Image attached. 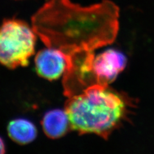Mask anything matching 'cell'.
I'll return each mask as SVG.
<instances>
[{
    "instance_id": "1",
    "label": "cell",
    "mask_w": 154,
    "mask_h": 154,
    "mask_svg": "<svg viewBox=\"0 0 154 154\" xmlns=\"http://www.w3.org/2000/svg\"><path fill=\"white\" fill-rule=\"evenodd\" d=\"M119 13L110 0L88 7L70 0H48L32 16V27L48 48L62 52L67 62L114 42Z\"/></svg>"
},
{
    "instance_id": "2",
    "label": "cell",
    "mask_w": 154,
    "mask_h": 154,
    "mask_svg": "<svg viewBox=\"0 0 154 154\" xmlns=\"http://www.w3.org/2000/svg\"><path fill=\"white\" fill-rule=\"evenodd\" d=\"M130 107L133 104L126 94L109 85L94 84L67 98L64 110L71 130L107 139L128 118Z\"/></svg>"
},
{
    "instance_id": "3",
    "label": "cell",
    "mask_w": 154,
    "mask_h": 154,
    "mask_svg": "<svg viewBox=\"0 0 154 154\" xmlns=\"http://www.w3.org/2000/svg\"><path fill=\"white\" fill-rule=\"evenodd\" d=\"M36 36L25 21L4 20L0 26V64L11 69L27 66L35 53Z\"/></svg>"
},
{
    "instance_id": "4",
    "label": "cell",
    "mask_w": 154,
    "mask_h": 154,
    "mask_svg": "<svg viewBox=\"0 0 154 154\" xmlns=\"http://www.w3.org/2000/svg\"><path fill=\"white\" fill-rule=\"evenodd\" d=\"M127 59L118 50L109 49L94 57L93 74L96 84L109 85L125 68Z\"/></svg>"
},
{
    "instance_id": "5",
    "label": "cell",
    "mask_w": 154,
    "mask_h": 154,
    "mask_svg": "<svg viewBox=\"0 0 154 154\" xmlns=\"http://www.w3.org/2000/svg\"><path fill=\"white\" fill-rule=\"evenodd\" d=\"M66 67L64 55L54 48L43 49L35 57V68L37 75L50 81L59 79L64 75Z\"/></svg>"
},
{
    "instance_id": "6",
    "label": "cell",
    "mask_w": 154,
    "mask_h": 154,
    "mask_svg": "<svg viewBox=\"0 0 154 154\" xmlns=\"http://www.w3.org/2000/svg\"><path fill=\"white\" fill-rule=\"evenodd\" d=\"M41 125L46 136L53 139L63 137L71 130L65 110L54 109L46 112L42 118Z\"/></svg>"
},
{
    "instance_id": "7",
    "label": "cell",
    "mask_w": 154,
    "mask_h": 154,
    "mask_svg": "<svg viewBox=\"0 0 154 154\" xmlns=\"http://www.w3.org/2000/svg\"><path fill=\"white\" fill-rule=\"evenodd\" d=\"M8 136L19 144H27L34 141L37 135V128L28 119L19 118L12 120L7 126Z\"/></svg>"
},
{
    "instance_id": "8",
    "label": "cell",
    "mask_w": 154,
    "mask_h": 154,
    "mask_svg": "<svg viewBox=\"0 0 154 154\" xmlns=\"http://www.w3.org/2000/svg\"><path fill=\"white\" fill-rule=\"evenodd\" d=\"M6 152L5 146V143L3 141V139L0 137V154L5 153Z\"/></svg>"
}]
</instances>
